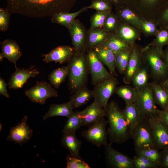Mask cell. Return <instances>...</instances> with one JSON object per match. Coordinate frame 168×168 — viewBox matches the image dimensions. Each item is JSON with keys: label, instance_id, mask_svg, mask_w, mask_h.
<instances>
[{"label": "cell", "instance_id": "obj_30", "mask_svg": "<svg viewBox=\"0 0 168 168\" xmlns=\"http://www.w3.org/2000/svg\"><path fill=\"white\" fill-rule=\"evenodd\" d=\"M82 111L74 112L72 115L66 121L63 130L64 133H75L82 126Z\"/></svg>", "mask_w": 168, "mask_h": 168}, {"label": "cell", "instance_id": "obj_31", "mask_svg": "<svg viewBox=\"0 0 168 168\" xmlns=\"http://www.w3.org/2000/svg\"><path fill=\"white\" fill-rule=\"evenodd\" d=\"M148 77L147 68V67H142L132 80L131 83L133 87L136 89L145 87L149 83L148 82Z\"/></svg>", "mask_w": 168, "mask_h": 168}, {"label": "cell", "instance_id": "obj_33", "mask_svg": "<svg viewBox=\"0 0 168 168\" xmlns=\"http://www.w3.org/2000/svg\"><path fill=\"white\" fill-rule=\"evenodd\" d=\"M136 154L147 158L159 165L161 157V152L156 148L143 149L135 151Z\"/></svg>", "mask_w": 168, "mask_h": 168}, {"label": "cell", "instance_id": "obj_12", "mask_svg": "<svg viewBox=\"0 0 168 168\" xmlns=\"http://www.w3.org/2000/svg\"><path fill=\"white\" fill-rule=\"evenodd\" d=\"M111 144L107 143L104 145L108 164L114 168H135L133 159L114 149Z\"/></svg>", "mask_w": 168, "mask_h": 168}, {"label": "cell", "instance_id": "obj_48", "mask_svg": "<svg viewBox=\"0 0 168 168\" xmlns=\"http://www.w3.org/2000/svg\"><path fill=\"white\" fill-rule=\"evenodd\" d=\"M142 26L144 30L148 33H153L155 32L156 27L152 23L149 22H142Z\"/></svg>", "mask_w": 168, "mask_h": 168}, {"label": "cell", "instance_id": "obj_41", "mask_svg": "<svg viewBox=\"0 0 168 168\" xmlns=\"http://www.w3.org/2000/svg\"><path fill=\"white\" fill-rule=\"evenodd\" d=\"M117 20L116 17L110 12L102 28L108 32L114 30L116 27Z\"/></svg>", "mask_w": 168, "mask_h": 168}, {"label": "cell", "instance_id": "obj_46", "mask_svg": "<svg viewBox=\"0 0 168 168\" xmlns=\"http://www.w3.org/2000/svg\"><path fill=\"white\" fill-rule=\"evenodd\" d=\"M8 85L4 80L0 77V94L5 97L9 98V95L7 92V87Z\"/></svg>", "mask_w": 168, "mask_h": 168}, {"label": "cell", "instance_id": "obj_40", "mask_svg": "<svg viewBox=\"0 0 168 168\" xmlns=\"http://www.w3.org/2000/svg\"><path fill=\"white\" fill-rule=\"evenodd\" d=\"M9 12L6 9L0 8V30L5 31L8 29L10 20Z\"/></svg>", "mask_w": 168, "mask_h": 168}, {"label": "cell", "instance_id": "obj_6", "mask_svg": "<svg viewBox=\"0 0 168 168\" xmlns=\"http://www.w3.org/2000/svg\"><path fill=\"white\" fill-rule=\"evenodd\" d=\"M137 90L138 97L135 103L140 111L141 118L150 115L156 116L160 110L156 106L150 83L145 87Z\"/></svg>", "mask_w": 168, "mask_h": 168}, {"label": "cell", "instance_id": "obj_25", "mask_svg": "<svg viewBox=\"0 0 168 168\" xmlns=\"http://www.w3.org/2000/svg\"><path fill=\"white\" fill-rule=\"evenodd\" d=\"M61 142L63 146L68 150L70 154L80 157L79 151L82 142L77 138L75 133H64Z\"/></svg>", "mask_w": 168, "mask_h": 168}, {"label": "cell", "instance_id": "obj_17", "mask_svg": "<svg viewBox=\"0 0 168 168\" xmlns=\"http://www.w3.org/2000/svg\"><path fill=\"white\" fill-rule=\"evenodd\" d=\"M82 126H89L102 118L106 116L105 109L94 101L82 111Z\"/></svg>", "mask_w": 168, "mask_h": 168}, {"label": "cell", "instance_id": "obj_2", "mask_svg": "<svg viewBox=\"0 0 168 168\" xmlns=\"http://www.w3.org/2000/svg\"><path fill=\"white\" fill-rule=\"evenodd\" d=\"M86 50V47L78 50L74 49L68 62V87L71 94L87 84L90 72Z\"/></svg>", "mask_w": 168, "mask_h": 168}, {"label": "cell", "instance_id": "obj_35", "mask_svg": "<svg viewBox=\"0 0 168 168\" xmlns=\"http://www.w3.org/2000/svg\"><path fill=\"white\" fill-rule=\"evenodd\" d=\"M110 12H96L91 17V25L89 29L102 28L108 15Z\"/></svg>", "mask_w": 168, "mask_h": 168}, {"label": "cell", "instance_id": "obj_27", "mask_svg": "<svg viewBox=\"0 0 168 168\" xmlns=\"http://www.w3.org/2000/svg\"><path fill=\"white\" fill-rule=\"evenodd\" d=\"M88 9L87 6L73 13L60 12L53 15L51 17V21L53 23L63 26L67 28L73 22L76 17Z\"/></svg>", "mask_w": 168, "mask_h": 168}, {"label": "cell", "instance_id": "obj_24", "mask_svg": "<svg viewBox=\"0 0 168 168\" xmlns=\"http://www.w3.org/2000/svg\"><path fill=\"white\" fill-rule=\"evenodd\" d=\"M123 112L132 135L134 127L141 119L140 111L136 104L133 103L126 104Z\"/></svg>", "mask_w": 168, "mask_h": 168}, {"label": "cell", "instance_id": "obj_54", "mask_svg": "<svg viewBox=\"0 0 168 168\" xmlns=\"http://www.w3.org/2000/svg\"><path fill=\"white\" fill-rule=\"evenodd\" d=\"M2 124H1L0 123V132L1 131V130H2Z\"/></svg>", "mask_w": 168, "mask_h": 168}, {"label": "cell", "instance_id": "obj_47", "mask_svg": "<svg viewBox=\"0 0 168 168\" xmlns=\"http://www.w3.org/2000/svg\"><path fill=\"white\" fill-rule=\"evenodd\" d=\"M156 117L168 127V111L160 110Z\"/></svg>", "mask_w": 168, "mask_h": 168}, {"label": "cell", "instance_id": "obj_19", "mask_svg": "<svg viewBox=\"0 0 168 168\" xmlns=\"http://www.w3.org/2000/svg\"><path fill=\"white\" fill-rule=\"evenodd\" d=\"M1 43L2 52L0 54L3 58L13 63L15 68H17L16 63L22 55L18 44L16 41L10 39H6Z\"/></svg>", "mask_w": 168, "mask_h": 168}, {"label": "cell", "instance_id": "obj_52", "mask_svg": "<svg viewBox=\"0 0 168 168\" xmlns=\"http://www.w3.org/2000/svg\"><path fill=\"white\" fill-rule=\"evenodd\" d=\"M164 55L166 62L168 67V48L165 52H164Z\"/></svg>", "mask_w": 168, "mask_h": 168}, {"label": "cell", "instance_id": "obj_44", "mask_svg": "<svg viewBox=\"0 0 168 168\" xmlns=\"http://www.w3.org/2000/svg\"><path fill=\"white\" fill-rule=\"evenodd\" d=\"M143 5L147 6H153L157 4L164 6L168 2V0H140Z\"/></svg>", "mask_w": 168, "mask_h": 168}, {"label": "cell", "instance_id": "obj_29", "mask_svg": "<svg viewBox=\"0 0 168 168\" xmlns=\"http://www.w3.org/2000/svg\"><path fill=\"white\" fill-rule=\"evenodd\" d=\"M68 71L67 66L54 69L48 76V80L51 85L55 88L59 87L68 76Z\"/></svg>", "mask_w": 168, "mask_h": 168}, {"label": "cell", "instance_id": "obj_32", "mask_svg": "<svg viewBox=\"0 0 168 168\" xmlns=\"http://www.w3.org/2000/svg\"><path fill=\"white\" fill-rule=\"evenodd\" d=\"M104 45L112 50L114 53L128 50V44L116 35H110Z\"/></svg>", "mask_w": 168, "mask_h": 168}, {"label": "cell", "instance_id": "obj_51", "mask_svg": "<svg viewBox=\"0 0 168 168\" xmlns=\"http://www.w3.org/2000/svg\"><path fill=\"white\" fill-rule=\"evenodd\" d=\"M112 4L117 6H119L121 4L123 0H108Z\"/></svg>", "mask_w": 168, "mask_h": 168}, {"label": "cell", "instance_id": "obj_37", "mask_svg": "<svg viewBox=\"0 0 168 168\" xmlns=\"http://www.w3.org/2000/svg\"><path fill=\"white\" fill-rule=\"evenodd\" d=\"M112 3L108 0H93L88 9L95 10L97 12H110Z\"/></svg>", "mask_w": 168, "mask_h": 168}, {"label": "cell", "instance_id": "obj_55", "mask_svg": "<svg viewBox=\"0 0 168 168\" xmlns=\"http://www.w3.org/2000/svg\"><path fill=\"white\" fill-rule=\"evenodd\" d=\"M168 110V106L167 108L166 109V110Z\"/></svg>", "mask_w": 168, "mask_h": 168}, {"label": "cell", "instance_id": "obj_16", "mask_svg": "<svg viewBox=\"0 0 168 168\" xmlns=\"http://www.w3.org/2000/svg\"><path fill=\"white\" fill-rule=\"evenodd\" d=\"M74 51L72 47L68 45L58 46L51 50L48 53L43 54L44 62L46 63L54 62L60 64L69 61Z\"/></svg>", "mask_w": 168, "mask_h": 168}, {"label": "cell", "instance_id": "obj_18", "mask_svg": "<svg viewBox=\"0 0 168 168\" xmlns=\"http://www.w3.org/2000/svg\"><path fill=\"white\" fill-rule=\"evenodd\" d=\"M139 53L136 48H133L130 53L128 64L124 73L123 80L124 83L128 84L137 73L142 67Z\"/></svg>", "mask_w": 168, "mask_h": 168}, {"label": "cell", "instance_id": "obj_15", "mask_svg": "<svg viewBox=\"0 0 168 168\" xmlns=\"http://www.w3.org/2000/svg\"><path fill=\"white\" fill-rule=\"evenodd\" d=\"M67 28L75 50H78L86 47L87 31L79 20L75 19Z\"/></svg>", "mask_w": 168, "mask_h": 168}, {"label": "cell", "instance_id": "obj_49", "mask_svg": "<svg viewBox=\"0 0 168 168\" xmlns=\"http://www.w3.org/2000/svg\"><path fill=\"white\" fill-rule=\"evenodd\" d=\"M165 9L162 12V19L165 22H168V2L164 6Z\"/></svg>", "mask_w": 168, "mask_h": 168}, {"label": "cell", "instance_id": "obj_1", "mask_svg": "<svg viewBox=\"0 0 168 168\" xmlns=\"http://www.w3.org/2000/svg\"><path fill=\"white\" fill-rule=\"evenodd\" d=\"M6 9L11 13L40 17L52 16L61 12H68L76 0H5Z\"/></svg>", "mask_w": 168, "mask_h": 168}, {"label": "cell", "instance_id": "obj_50", "mask_svg": "<svg viewBox=\"0 0 168 168\" xmlns=\"http://www.w3.org/2000/svg\"><path fill=\"white\" fill-rule=\"evenodd\" d=\"M159 84L164 89L168 91V77L164 81Z\"/></svg>", "mask_w": 168, "mask_h": 168}, {"label": "cell", "instance_id": "obj_22", "mask_svg": "<svg viewBox=\"0 0 168 168\" xmlns=\"http://www.w3.org/2000/svg\"><path fill=\"white\" fill-rule=\"evenodd\" d=\"M72 94L69 101L73 109L84 105L93 97V91L89 90L86 86L78 89Z\"/></svg>", "mask_w": 168, "mask_h": 168}, {"label": "cell", "instance_id": "obj_8", "mask_svg": "<svg viewBox=\"0 0 168 168\" xmlns=\"http://www.w3.org/2000/svg\"><path fill=\"white\" fill-rule=\"evenodd\" d=\"M119 83L117 79L113 76L95 85L92 90L94 101L105 109Z\"/></svg>", "mask_w": 168, "mask_h": 168}, {"label": "cell", "instance_id": "obj_42", "mask_svg": "<svg viewBox=\"0 0 168 168\" xmlns=\"http://www.w3.org/2000/svg\"><path fill=\"white\" fill-rule=\"evenodd\" d=\"M156 42L158 47L161 48L162 46L168 44V30H163L158 33Z\"/></svg>", "mask_w": 168, "mask_h": 168}, {"label": "cell", "instance_id": "obj_45", "mask_svg": "<svg viewBox=\"0 0 168 168\" xmlns=\"http://www.w3.org/2000/svg\"><path fill=\"white\" fill-rule=\"evenodd\" d=\"M159 167L168 168V152L161 151Z\"/></svg>", "mask_w": 168, "mask_h": 168}, {"label": "cell", "instance_id": "obj_10", "mask_svg": "<svg viewBox=\"0 0 168 168\" xmlns=\"http://www.w3.org/2000/svg\"><path fill=\"white\" fill-rule=\"evenodd\" d=\"M107 121L104 118L89 126L88 129L83 131V137L88 141L98 147L107 143L108 133L106 128Z\"/></svg>", "mask_w": 168, "mask_h": 168}, {"label": "cell", "instance_id": "obj_3", "mask_svg": "<svg viewBox=\"0 0 168 168\" xmlns=\"http://www.w3.org/2000/svg\"><path fill=\"white\" fill-rule=\"evenodd\" d=\"M109 127L108 130L110 143L122 144L131 138L130 129L124 118L123 110L111 101L105 108Z\"/></svg>", "mask_w": 168, "mask_h": 168}, {"label": "cell", "instance_id": "obj_11", "mask_svg": "<svg viewBox=\"0 0 168 168\" xmlns=\"http://www.w3.org/2000/svg\"><path fill=\"white\" fill-rule=\"evenodd\" d=\"M145 118L151 128L156 148L159 150L164 149L168 145V127L153 115Z\"/></svg>", "mask_w": 168, "mask_h": 168}, {"label": "cell", "instance_id": "obj_7", "mask_svg": "<svg viewBox=\"0 0 168 168\" xmlns=\"http://www.w3.org/2000/svg\"><path fill=\"white\" fill-rule=\"evenodd\" d=\"M131 138L135 151L146 148H156L151 128L145 118H141L135 126Z\"/></svg>", "mask_w": 168, "mask_h": 168}, {"label": "cell", "instance_id": "obj_28", "mask_svg": "<svg viewBox=\"0 0 168 168\" xmlns=\"http://www.w3.org/2000/svg\"><path fill=\"white\" fill-rule=\"evenodd\" d=\"M114 93L122 98L126 104L135 103L138 97L137 90L127 85L117 87Z\"/></svg>", "mask_w": 168, "mask_h": 168}, {"label": "cell", "instance_id": "obj_13", "mask_svg": "<svg viewBox=\"0 0 168 168\" xmlns=\"http://www.w3.org/2000/svg\"><path fill=\"white\" fill-rule=\"evenodd\" d=\"M27 120V116L25 115L20 122L11 128L7 140L21 145L28 141L31 138L33 131L28 125Z\"/></svg>", "mask_w": 168, "mask_h": 168}, {"label": "cell", "instance_id": "obj_5", "mask_svg": "<svg viewBox=\"0 0 168 168\" xmlns=\"http://www.w3.org/2000/svg\"><path fill=\"white\" fill-rule=\"evenodd\" d=\"M86 53L89 72L93 85L95 86L114 76L106 69L104 63L93 49L86 47Z\"/></svg>", "mask_w": 168, "mask_h": 168}, {"label": "cell", "instance_id": "obj_9", "mask_svg": "<svg viewBox=\"0 0 168 168\" xmlns=\"http://www.w3.org/2000/svg\"><path fill=\"white\" fill-rule=\"evenodd\" d=\"M25 94L32 102L42 105L45 103L47 99L58 96L55 89L45 81L37 82L34 86L26 90Z\"/></svg>", "mask_w": 168, "mask_h": 168}, {"label": "cell", "instance_id": "obj_38", "mask_svg": "<svg viewBox=\"0 0 168 168\" xmlns=\"http://www.w3.org/2000/svg\"><path fill=\"white\" fill-rule=\"evenodd\" d=\"M120 16L123 19L130 22L135 25L140 24L138 17L130 9L128 8L120 9L119 11Z\"/></svg>", "mask_w": 168, "mask_h": 168}, {"label": "cell", "instance_id": "obj_20", "mask_svg": "<svg viewBox=\"0 0 168 168\" xmlns=\"http://www.w3.org/2000/svg\"><path fill=\"white\" fill-rule=\"evenodd\" d=\"M106 65L110 72L114 76H117L116 72L115 54L113 51L104 44L92 48Z\"/></svg>", "mask_w": 168, "mask_h": 168}, {"label": "cell", "instance_id": "obj_26", "mask_svg": "<svg viewBox=\"0 0 168 168\" xmlns=\"http://www.w3.org/2000/svg\"><path fill=\"white\" fill-rule=\"evenodd\" d=\"M150 83L156 104L160 107L161 110H166L168 106V91L156 81Z\"/></svg>", "mask_w": 168, "mask_h": 168}, {"label": "cell", "instance_id": "obj_43", "mask_svg": "<svg viewBox=\"0 0 168 168\" xmlns=\"http://www.w3.org/2000/svg\"><path fill=\"white\" fill-rule=\"evenodd\" d=\"M130 53L129 52L128 50H126L124 52L120 65L117 69L119 73L121 74H124L126 69L128 62Z\"/></svg>", "mask_w": 168, "mask_h": 168}, {"label": "cell", "instance_id": "obj_36", "mask_svg": "<svg viewBox=\"0 0 168 168\" xmlns=\"http://www.w3.org/2000/svg\"><path fill=\"white\" fill-rule=\"evenodd\" d=\"M67 168H90L89 164L80 157L68 154L66 156Z\"/></svg>", "mask_w": 168, "mask_h": 168}, {"label": "cell", "instance_id": "obj_14", "mask_svg": "<svg viewBox=\"0 0 168 168\" xmlns=\"http://www.w3.org/2000/svg\"><path fill=\"white\" fill-rule=\"evenodd\" d=\"M39 73L34 65L27 69L16 68L7 84L9 88L16 90L22 88L29 78L35 77Z\"/></svg>", "mask_w": 168, "mask_h": 168}, {"label": "cell", "instance_id": "obj_21", "mask_svg": "<svg viewBox=\"0 0 168 168\" xmlns=\"http://www.w3.org/2000/svg\"><path fill=\"white\" fill-rule=\"evenodd\" d=\"M109 33L102 28L89 29L87 31L86 47L93 48L104 44L110 35Z\"/></svg>", "mask_w": 168, "mask_h": 168}, {"label": "cell", "instance_id": "obj_23", "mask_svg": "<svg viewBox=\"0 0 168 168\" xmlns=\"http://www.w3.org/2000/svg\"><path fill=\"white\" fill-rule=\"evenodd\" d=\"M73 109L69 101L63 104H51L49 110L43 117V120H44L49 118L55 116H62L68 118L74 113Z\"/></svg>", "mask_w": 168, "mask_h": 168}, {"label": "cell", "instance_id": "obj_4", "mask_svg": "<svg viewBox=\"0 0 168 168\" xmlns=\"http://www.w3.org/2000/svg\"><path fill=\"white\" fill-rule=\"evenodd\" d=\"M148 68L154 81L159 83L168 77V67L166 62L164 52L158 48L147 53L146 57Z\"/></svg>", "mask_w": 168, "mask_h": 168}, {"label": "cell", "instance_id": "obj_34", "mask_svg": "<svg viewBox=\"0 0 168 168\" xmlns=\"http://www.w3.org/2000/svg\"><path fill=\"white\" fill-rule=\"evenodd\" d=\"M135 168H158L159 165L145 156L137 155L133 158Z\"/></svg>", "mask_w": 168, "mask_h": 168}, {"label": "cell", "instance_id": "obj_53", "mask_svg": "<svg viewBox=\"0 0 168 168\" xmlns=\"http://www.w3.org/2000/svg\"><path fill=\"white\" fill-rule=\"evenodd\" d=\"M162 151L168 152V145L164 149L161 150Z\"/></svg>", "mask_w": 168, "mask_h": 168}, {"label": "cell", "instance_id": "obj_39", "mask_svg": "<svg viewBox=\"0 0 168 168\" xmlns=\"http://www.w3.org/2000/svg\"><path fill=\"white\" fill-rule=\"evenodd\" d=\"M116 36L124 41L128 40L133 39L136 36V33L132 28L123 25L118 28Z\"/></svg>", "mask_w": 168, "mask_h": 168}]
</instances>
